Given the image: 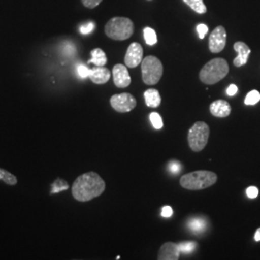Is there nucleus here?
Masks as SVG:
<instances>
[{
    "mask_svg": "<svg viewBox=\"0 0 260 260\" xmlns=\"http://www.w3.org/2000/svg\"><path fill=\"white\" fill-rule=\"evenodd\" d=\"M0 179H2L8 185L14 186L18 183V178L3 169H0Z\"/></svg>",
    "mask_w": 260,
    "mask_h": 260,
    "instance_id": "obj_20",
    "label": "nucleus"
},
{
    "mask_svg": "<svg viewBox=\"0 0 260 260\" xmlns=\"http://www.w3.org/2000/svg\"><path fill=\"white\" fill-rule=\"evenodd\" d=\"M186 4L198 14H205L207 8L204 3V0H183Z\"/></svg>",
    "mask_w": 260,
    "mask_h": 260,
    "instance_id": "obj_18",
    "label": "nucleus"
},
{
    "mask_svg": "<svg viewBox=\"0 0 260 260\" xmlns=\"http://www.w3.org/2000/svg\"><path fill=\"white\" fill-rule=\"evenodd\" d=\"M77 73L81 78H86V77H89L90 70L86 66L79 65L77 67Z\"/></svg>",
    "mask_w": 260,
    "mask_h": 260,
    "instance_id": "obj_27",
    "label": "nucleus"
},
{
    "mask_svg": "<svg viewBox=\"0 0 260 260\" xmlns=\"http://www.w3.org/2000/svg\"><path fill=\"white\" fill-rule=\"evenodd\" d=\"M234 50L238 53L237 57L233 60V65L235 67H242V66L246 65L248 60H249V56L251 53V49L248 47L245 43L243 42H237L234 44L233 46Z\"/></svg>",
    "mask_w": 260,
    "mask_h": 260,
    "instance_id": "obj_12",
    "label": "nucleus"
},
{
    "mask_svg": "<svg viewBox=\"0 0 260 260\" xmlns=\"http://www.w3.org/2000/svg\"><path fill=\"white\" fill-rule=\"evenodd\" d=\"M144 38L146 44L149 46H154L157 43V35L156 32L150 27H146L144 29Z\"/></svg>",
    "mask_w": 260,
    "mask_h": 260,
    "instance_id": "obj_19",
    "label": "nucleus"
},
{
    "mask_svg": "<svg viewBox=\"0 0 260 260\" xmlns=\"http://www.w3.org/2000/svg\"><path fill=\"white\" fill-rule=\"evenodd\" d=\"M92 58L88 61V63L93 64L98 67H103L107 63V57L105 52L102 48H94L91 51Z\"/></svg>",
    "mask_w": 260,
    "mask_h": 260,
    "instance_id": "obj_16",
    "label": "nucleus"
},
{
    "mask_svg": "<svg viewBox=\"0 0 260 260\" xmlns=\"http://www.w3.org/2000/svg\"><path fill=\"white\" fill-rule=\"evenodd\" d=\"M106 184L99 174L94 172H88L75 179L72 193L78 202H89L103 194Z\"/></svg>",
    "mask_w": 260,
    "mask_h": 260,
    "instance_id": "obj_1",
    "label": "nucleus"
},
{
    "mask_svg": "<svg viewBox=\"0 0 260 260\" xmlns=\"http://www.w3.org/2000/svg\"><path fill=\"white\" fill-rule=\"evenodd\" d=\"M94 29V22H88V23H85L83 25H81L79 30H80V33L83 34V35H87V34H90L91 32H93V30Z\"/></svg>",
    "mask_w": 260,
    "mask_h": 260,
    "instance_id": "obj_24",
    "label": "nucleus"
},
{
    "mask_svg": "<svg viewBox=\"0 0 260 260\" xmlns=\"http://www.w3.org/2000/svg\"><path fill=\"white\" fill-rule=\"evenodd\" d=\"M197 32L199 34V37L200 39H205V35L207 34L208 32V26L205 24V23H200L198 26H197Z\"/></svg>",
    "mask_w": 260,
    "mask_h": 260,
    "instance_id": "obj_25",
    "label": "nucleus"
},
{
    "mask_svg": "<svg viewBox=\"0 0 260 260\" xmlns=\"http://www.w3.org/2000/svg\"><path fill=\"white\" fill-rule=\"evenodd\" d=\"M260 93L256 90H252L250 93L247 94L245 99V104L246 105H255L256 103H259Z\"/></svg>",
    "mask_w": 260,
    "mask_h": 260,
    "instance_id": "obj_21",
    "label": "nucleus"
},
{
    "mask_svg": "<svg viewBox=\"0 0 260 260\" xmlns=\"http://www.w3.org/2000/svg\"><path fill=\"white\" fill-rule=\"evenodd\" d=\"M103 0H82L84 6L89 9H93L102 3Z\"/></svg>",
    "mask_w": 260,
    "mask_h": 260,
    "instance_id": "obj_26",
    "label": "nucleus"
},
{
    "mask_svg": "<svg viewBox=\"0 0 260 260\" xmlns=\"http://www.w3.org/2000/svg\"><path fill=\"white\" fill-rule=\"evenodd\" d=\"M161 215H162L163 217H165V218L171 217V216L173 215V209H172V207H171V206H164V207L162 208Z\"/></svg>",
    "mask_w": 260,
    "mask_h": 260,
    "instance_id": "obj_31",
    "label": "nucleus"
},
{
    "mask_svg": "<svg viewBox=\"0 0 260 260\" xmlns=\"http://www.w3.org/2000/svg\"><path fill=\"white\" fill-rule=\"evenodd\" d=\"M111 73L108 69L104 67H94L92 70H90L89 78L92 80L94 84H105L107 83L110 79Z\"/></svg>",
    "mask_w": 260,
    "mask_h": 260,
    "instance_id": "obj_13",
    "label": "nucleus"
},
{
    "mask_svg": "<svg viewBox=\"0 0 260 260\" xmlns=\"http://www.w3.org/2000/svg\"><path fill=\"white\" fill-rule=\"evenodd\" d=\"M170 170L174 174L179 173V171H180V163L179 162H171L170 163Z\"/></svg>",
    "mask_w": 260,
    "mask_h": 260,
    "instance_id": "obj_30",
    "label": "nucleus"
},
{
    "mask_svg": "<svg viewBox=\"0 0 260 260\" xmlns=\"http://www.w3.org/2000/svg\"><path fill=\"white\" fill-rule=\"evenodd\" d=\"M149 121H150L152 126H153L155 129H161V128L163 127L162 118H161V116H160L158 113H156V112L150 113V115H149Z\"/></svg>",
    "mask_w": 260,
    "mask_h": 260,
    "instance_id": "obj_22",
    "label": "nucleus"
},
{
    "mask_svg": "<svg viewBox=\"0 0 260 260\" xmlns=\"http://www.w3.org/2000/svg\"><path fill=\"white\" fill-rule=\"evenodd\" d=\"M113 80L118 88H126L131 83L129 73L126 66L117 64L113 68Z\"/></svg>",
    "mask_w": 260,
    "mask_h": 260,
    "instance_id": "obj_10",
    "label": "nucleus"
},
{
    "mask_svg": "<svg viewBox=\"0 0 260 260\" xmlns=\"http://www.w3.org/2000/svg\"><path fill=\"white\" fill-rule=\"evenodd\" d=\"M147 106L150 108H157L161 104V95L156 89H149L144 93Z\"/></svg>",
    "mask_w": 260,
    "mask_h": 260,
    "instance_id": "obj_15",
    "label": "nucleus"
},
{
    "mask_svg": "<svg viewBox=\"0 0 260 260\" xmlns=\"http://www.w3.org/2000/svg\"><path fill=\"white\" fill-rule=\"evenodd\" d=\"M246 193H247L248 198H250V199H255V198H257L259 192H258L257 187H255V186H250V187L247 189Z\"/></svg>",
    "mask_w": 260,
    "mask_h": 260,
    "instance_id": "obj_28",
    "label": "nucleus"
},
{
    "mask_svg": "<svg viewBox=\"0 0 260 260\" xmlns=\"http://www.w3.org/2000/svg\"><path fill=\"white\" fill-rule=\"evenodd\" d=\"M107 37L115 41L129 39L134 32V23L131 19L123 17H115L110 19L104 28Z\"/></svg>",
    "mask_w": 260,
    "mask_h": 260,
    "instance_id": "obj_4",
    "label": "nucleus"
},
{
    "mask_svg": "<svg viewBox=\"0 0 260 260\" xmlns=\"http://www.w3.org/2000/svg\"><path fill=\"white\" fill-rule=\"evenodd\" d=\"M209 110L210 113L217 118H225L230 116L232 112V107H231V104L226 101L219 100V101H215L210 104Z\"/></svg>",
    "mask_w": 260,
    "mask_h": 260,
    "instance_id": "obj_14",
    "label": "nucleus"
},
{
    "mask_svg": "<svg viewBox=\"0 0 260 260\" xmlns=\"http://www.w3.org/2000/svg\"><path fill=\"white\" fill-rule=\"evenodd\" d=\"M226 45V31L223 26H217L211 32L208 41L209 50L212 53H219L223 51Z\"/></svg>",
    "mask_w": 260,
    "mask_h": 260,
    "instance_id": "obj_8",
    "label": "nucleus"
},
{
    "mask_svg": "<svg viewBox=\"0 0 260 260\" xmlns=\"http://www.w3.org/2000/svg\"><path fill=\"white\" fill-rule=\"evenodd\" d=\"M187 225L193 233H203L206 228V222L202 218H193L188 221Z\"/></svg>",
    "mask_w": 260,
    "mask_h": 260,
    "instance_id": "obj_17",
    "label": "nucleus"
},
{
    "mask_svg": "<svg viewBox=\"0 0 260 260\" xmlns=\"http://www.w3.org/2000/svg\"><path fill=\"white\" fill-rule=\"evenodd\" d=\"M237 92H238V87H237L236 85H234V84L230 85V86L228 87V89H226V93H228V95H230V96L235 95V94L237 93Z\"/></svg>",
    "mask_w": 260,
    "mask_h": 260,
    "instance_id": "obj_29",
    "label": "nucleus"
},
{
    "mask_svg": "<svg viewBox=\"0 0 260 260\" xmlns=\"http://www.w3.org/2000/svg\"><path fill=\"white\" fill-rule=\"evenodd\" d=\"M148 1H151V0H148Z\"/></svg>",
    "mask_w": 260,
    "mask_h": 260,
    "instance_id": "obj_33",
    "label": "nucleus"
},
{
    "mask_svg": "<svg viewBox=\"0 0 260 260\" xmlns=\"http://www.w3.org/2000/svg\"><path fill=\"white\" fill-rule=\"evenodd\" d=\"M180 250L178 244L173 242H167L163 244L158 252L159 260H177L179 259Z\"/></svg>",
    "mask_w": 260,
    "mask_h": 260,
    "instance_id": "obj_11",
    "label": "nucleus"
},
{
    "mask_svg": "<svg viewBox=\"0 0 260 260\" xmlns=\"http://www.w3.org/2000/svg\"><path fill=\"white\" fill-rule=\"evenodd\" d=\"M209 126L205 121H197L188 132V144L194 151H201L205 149L209 139Z\"/></svg>",
    "mask_w": 260,
    "mask_h": 260,
    "instance_id": "obj_6",
    "label": "nucleus"
},
{
    "mask_svg": "<svg viewBox=\"0 0 260 260\" xmlns=\"http://www.w3.org/2000/svg\"><path fill=\"white\" fill-rule=\"evenodd\" d=\"M141 68L144 83L155 85L160 81L163 75V65L157 57L151 55L146 57L141 63Z\"/></svg>",
    "mask_w": 260,
    "mask_h": 260,
    "instance_id": "obj_5",
    "label": "nucleus"
},
{
    "mask_svg": "<svg viewBox=\"0 0 260 260\" xmlns=\"http://www.w3.org/2000/svg\"><path fill=\"white\" fill-rule=\"evenodd\" d=\"M143 53L142 46L138 43H132L124 56V64L127 68H136L143 61Z\"/></svg>",
    "mask_w": 260,
    "mask_h": 260,
    "instance_id": "obj_9",
    "label": "nucleus"
},
{
    "mask_svg": "<svg viewBox=\"0 0 260 260\" xmlns=\"http://www.w3.org/2000/svg\"><path fill=\"white\" fill-rule=\"evenodd\" d=\"M179 250L184 253H191L192 251H195L197 248V243L194 241L181 242L178 244Z\"/></svg>",
    "mask_w": 260,
    "mask_h": 260,
    "instance_id": "obj_23",
    "label": "nucleus"
},
{
    "mask_svg": "<svg viewBox=\"0 0 260 260\" xmlns=\"http://www.w3.org/2000/svg\"><path fill=\"white\" fill-rule=\"evenodd\" d=\"M254 240L256 242L260 241V228L258 230H256V232L254 233Z\"/></svg>",
    "mask_w": 260,
    "mask_h": 260,
    "instance_id": "obj_32",
    "label": "nucleus"
},
{
    "mask_svg": "<svg viewBox=\"0 0 260 260\" xmlns=\"http://www.w3.org/2000/svg\"><path fill=\"white\" fill-rule=\"evenodd\" d=\"M230 68L223 58H215L206 63L200 72V79L206 85H214L223 79L229 74Z\"/></svg>",
    "mask_w": 260,
    "mask_h": 260,
    "instance_id": "obj_2",
    "label": "nucleus"
},
{
    "mask_svg": "<svg viewBox=\"0 0 260 260\" xmlns=\"http://www.w3.org/2000/svg\"><path fill=\"white\" fill-rule=\"evenodd\" d=\"M217 175L210 171H195L180 177L179 183L188 190H203L216 183Z\"/></svg>",
    "mask_w": 260,
    "mask_h": 260,
    "instance_id": "obj_3",
    "label": "nucleus"
},
{
    "mask_svg": "<svg viewBox=\"0 0 260 260\" xmlns=\"http://www.w3.org/2000/svg\"><path fill=\"white\" fill-rule=\"evenodd\" d=\"M110 104L115 111L119 113H126L133 110L136 107L137 102L132 94L122 93L112 95L110 99Z\"/></svg>",
    "mask_w": 260,
    "mask_h": 260,
    "instance_id": "obj_7",
    "label": "nucleus"
}]
</instances>
